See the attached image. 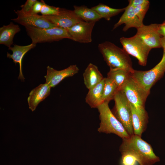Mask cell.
<instances>
[{"label":"cell","instance_id":"1","mask_svg":"<svg viewBox=\"0 0 165 165\" xmlns=\"http://www.w3.org/2000/svg\"><path fill=\"white\" fill-rule=\"evenodd\" d=\"M119 150L121 154H128L134 156L140 165H153L160 160L151 146L141 136L134 134L123 139Z\"/></svg>","mask_w":165,"mask_h":165},{"label":"cell","instance_id":"2","mask_svg":"<svg viewBox=\"0 0 165 165\" xmlns=\"http://www.w3.org/2000/svg\"><path fill=\"white\" fill-rule=\"evenodd\" d=\"M98 47L110 69H123L131 72L134 70L129 54L123 48L108 41L99 43Z\"/></svg>","mask_w":165,"mask_h":165},{"label":"cell","instance_id":"3","mask_svg":"<svg viewBox=\"0 0 165 165\" xmlns=\"http://www.w3.org/2000/svg\"><path fill=\"white\" fill-rule=\"evenodd\" d=\"M109 103L104 102L97 108L100 120L98 131L100 133L114 134L122 139L129 137L130 136L110 109Z\"/></svg>","mask_w":165,"mask_h":165},{"label":"cell","instance_id":"4","mask_svg":"<svg viewBox=\"0 0 165 165\" xmlns=\"http://www.w3.org/2000/svg\"><path fill=\"white\" fill-rule=\"evenodd\" d=\"M28 35L31 39L32 43H37L58 41L64 38L70 39L66 29L59 27L50 28H39L25 27Z\"/></svg>","mask_w":165,"mask_h":165},{"label":"cell","instance_id":"5","mask_svg":"<svg viewBox=\"0 0 165 165\" xmlns=\"http://www.w3.org/2000/svg\"><path fill=\"white\" fill-rule=\"evenodd\" d=\"M165 72V57L152 69L142 71L134 70L131 76L141 86L149 92L152 86L163 76Z\"/></svg>","mask_w":165,"mask_h":165},{"label":"cell","instance_id":"6","mask_svg":"<svg viewBox=\"0 0 165 165\" xmlns=\"http://www.w3.org/2000/svg\"><path fill=\"white\" fill-rule=\"evenodd\" d=\"M113 100L115 105L112 111V112L122 124L129 134L130 136L134 134L130 103L120 90L116 93Z\"/></svg>","mask_w":165,"mask_h":165},{"label":"cell","instance_id":"7","mask_svg":"<svg viewBox=\"0 0 165 165\" xmlns=\"http://www.w3.org/2000/svg\"><path fill=\"white\" fill-rule=\"evenodd\" d=\"M119 40L123 49L127 54L137 59L140 65H146L148 57L151 49L141 39L134 35L129 38L122 37Z\"/></svg>","mask_w":165,"mask_h":165},{"label":"cell","instance_id":"8","mask_svg":"<svg viewBox=\"0 0 165 165\" xmlns=\"http://www.w3.org/2000/svg\"><path fill=\"white\" fill-rule=\"evenodd\" d=\"M119 90L122 92L130 104L137 108H145L150 92L131 77Z\"/></svg>","mask_w":165,"mask_h":165},{"label":"cell","instance_id":"9","mask_svg":"<svg viewBox=\"0 0 165 165\" xmlns=\"http://www.w3.org/2000/svg\"><path fill=\"white\" fill-rule=\"evenodd\" d=\"M135 35L151 49L162 48L161 36L159 31V25L152 24L149 25L144 24L137 29Z\"/></svg>","mask_w":165,"mask_h":165},{"label":"cell","instance_id":"10","mask_svg":"<svg viewBox=\"0 0 165 165\" xmlns=\"http://www.w3.org/2000/svg\"><path fill=\"white\" fill-rule=\"evenodd\" d=\"M96 23L82 21L66 29L71 39L81 43H89L92 41V32Z\"/></svg>","mask_w":165,"mask_h":165},{"label":"cell","instance_id":"11","mask_svg":"<svg viewBox=\"0 0 165 165\" xmlns=\"http://www.w3.org/2000/svg\"><path fill=\"white\" fill-rule=\"evenodd\" d=\"M15 12L17 16L12 20L25 27L30 26L39 28H50L57 27L50 22L43 15L24 13L20 10Z\"/></svg>","mask_w":165,"mask_h":165},{"label":"cell","instance_id":"12","mask_svg":"<svg viewBox=\"0 0 165 165\" xmlns=\"http://www.w3.org/2000/svg\"><path fill=\"white\" fill-rule=\"evenodd\" d=\"M47 74L44 77L46 83L51 88L54 87L64 79L72 77L77 73L79 69L76 65H72L61 70H57L48 66Z\"/></svg>","mask_w":165,"mask_h":165},{"label":"cell","instance_id":"13","mask_svg":"<svg viewBox=\"0 0 165 165\" xmlns=\"http://www.w3.org/2000/svg\"><path fill=\"white\" fill-rule=\"evenodd\" d=\"M44 16L56 26L66 29L82 21L76 15L73 10L62 8L60 9L59 13L57 15Z\"/></svg>","mask_w":165,"mask_h":165},{"label":"cell","instance_id":"14","mask_svg":"<svg viewBox=\"0 0 165 165\" xmlns=\"http://www.w3.org/2000/svg\"><path fill=\"white\" fill-rule=\"evenodd\" d=\"M134 8L129 4L125 7L123 13L118 21L114 25L113 30L123 24H125V26L123 31L125 32L131 28H134L138 29L144 25L143 22L140 20L134 13Z\"/></svg>","mask_w":165,"mask_h":165},{"label":"cell","instance_id":"15","mask_svg":"<svg viewBox=\"0 0 165 165\" xmlns=\"http://www.w3.org/2000/svg\"><path fill=\"white\" fill-rule=\"evenodd\" d=\"M130 104L134 134L140 136L146 129L148 117L145 108H137Z\"/></svg>","mask_w":165,"mask_h":165},{"label":"cell","instance_id":"16","mask_svg":"<svg viewBox=\"0 0 165 165\" xmlns=\"http://www.w3.org/2000/svg\"><path fill=\"white\" fill-rule=\"evenodd\" d=\"M51 87L47 83L40 84L30 92L28 98L29 108L34 111L38 104L50 94Z\"/></svg>","mask_w":165,"mask_h":165},{"label":"cell","instance_id":"17","mask_svg":"<svg viewBox=\"0 0 165 165\" xmlns=\"http://www.w3.org/2000/svg\"><path fill=\"white\" fill-rule=\"evenodd\" d=\"M36 44L31 43L26 46H20L14 45L8 49L12 51V54L7 53V57L8 58L13 59V62L16 64L18 63L19 65V75L18 79L21 81H24V78L22 73V66L23 58L26 53L31 49L34 48Z\"/></svg>","mask_w":165,"mask_h":165},{"label":"cell","instance_id":"18","mask_svg":"<svg viewBox=\"0 0 165 165\" xmlns=\"http://www.w3.org/2000/svg\"><path fill=\"white\" fill-rule=\"evenodd\" d=\"M83 75L84 84L89 90L100 83L104 78L97 66L91 63L88 65Z\"/></svg>","mask_w":165,"mask_h":165},{"label":"cell","instance_id":"19","mask_svg":"<svg viewBox=\"0 0 165 165\" xmlns=\"http://www.w3.org/2000/svg\"><path fill=\"white\" fill-rule=\"evenodd\" d=\"M105 78L97 85L89 90L86 102L91 108H97L103 103L102 97Z\"/></svg>","mask_w":165,"mask_h":165},{"label":"cell","instance_id":"20","mask_svg":"<svg viewBox=\"0 0 165 165\" xmlns=\"http://www.w3.org/2000/svg\"><path fill=\"white\" fill-rule=\"evenodd\" d=\"M20 31L19 26L12 22L8 25H3L0 28V44L10 48L13 44L15 35Z\"/></svg>","mask_w":165,"mask_h":165},{"label":"cell","instance_id":"21","mask_svg":"<svg viewBox=\"0 0 165 165\" xmlns=\"http://www.w3.org/2000/svg\"><path fill=\"white\" fill-rule=\"evenodd\" d=\"M73 11L76 15L82 21L86 22H96L101 17L91 8L85 6H74Z\"/></svg>","mask_w":165,"mask_h":165},{"label":"cell","instance_id":"22","mask_svg":"<svg viewBox=\"0 0 165 165\" xmlns=\"http://www.w3.org/2000/svg\"><path fill=\"white\" fill-rule=\"evenodd\" d=\"M131 73L123 69H110L107 77L113 82L120 90L131 77Z\"/></svg>","mask_w":165,"mask_h":165},{"label":"cell","instance_id":"23","mask_svg":"<svg viewBox=\"0 0 165 165\" xmlns=\"http://www.w3.org/2000/svg\"><path fill=\"white\" fill-rule=\"evenodd\" d=\"M100 15L102 18L109 21L111 17L124 11L125 8L120 9L112 8L102 3H99L91 8Z\"/></svg>","mask_w":165,"mask_h":165},{"label":"cell","instance_id":"24","mask_svg":"<svg viewBox=\"0 0 165 165\" xmlns=\"http://www.w3.org/2000/svg\"><path fill=\"white\" fill-rule=\"evenodd\" d=\"M119 90L113 82L107 77L105 78L102 97L103 102H109L113 100L115 95Z\"/></svg>","mask_w":165,"mask_h":165},{"label":"cell","instance_id":"25","mask_svg":"<svg viewBox=\"0 0 165 165\" xmlns=\"http://www.w3.org/2000/svg\"><path fill=\"white\" fill-rule=\"evenodd\" d=\"M149 2L148 0L144 4L134 8V13L140 20L142 22L149 9Z\"/></svg>","mask_w":165,"mask_h":165},{"label":"cell","instance_id":"26","mask_svg":"<svg viewBox=\"0 0 165 165\" xmlns=\"http://www.w3.org/2000/svg\"><path fill=\"white\" fill-rule=\"evenodd\" d=\"M42 1L43 5L40 12L42 15H55L59 13L60 8L49 6L46 4L44 1L42 0Z\"/></svg>","mask_w":165,"mask_h":165},{"label":"cell","instance_id":"27","mask_svg":"<svg viewBox=\"0 0 165 165\" xmlns=\"http://www.w3.org/2000/svg\"><path fill=\"white\" fill-rule=\"evenodd\" d=\"M121 165H136L137 159L133 156L128 154H122Z\"/></svg>","mask_w":165,"mask_h":165},{"label":"cell","instance_id":"28","mask_svg":"<svg viewBox=\"0 0 165 165\" xmlns=\"http://www.w3.org/2000/svg\"><path fill=\"white\" fill-rule=\"evenodd\" d=\"M37 1L36 0H27L25 3L21 6L20 11L24 13H30L34 4Z\"/></svg>","mask_w":165,"mask_h":165},{"label":"cell","instance_id":"29","mask_svg":"<svg viewBox=\"0 0 165 165\" xmlns=\"http://www.w3.org/2000/svg\"><path fill=\"white\" fill-rule=\"evenodd\" d=\"M43 3L42 0L41 1H37L33 5L30 13L32 14H37L40 13Z\"/></svg>","mask_w":165,"mask_h":165},{"label":"cell","instance_id":"30","mask_svg":"<svg viewBox=\"0 0 165 165\" xmlns=\"http://www.w3.org/2000/svg\"><path fill=\"white\" fill-rule=\"evenodd\" d=\"M148 0H128L129 4L134 8L139 6L147 1Z\"/></svg>","mask_w":165,"mask_h":165},{"label":"cell","instance_id":"31","mask_svg":"<svg viewBox=\"0 0 165 165\" xmlns=\"http://www.w3.org/2000/svg\"><path fill=\"white\" fill-rule=\"evenodd\" d=\"M159 31L161 36L165 38V26L162 24H159Z\"/></svg>","mask_w":165,"mask_h":165},{"label":"cell","instance_id":"32","mask_svg":"<svg viewBox=\"0 0 165 165\" xmlns=\"http://www.w3.org/2000/svg\"><path fill=\"white\" fill-rule=\"evenodd\" d=\"M161 42L162 48L163 49V55L165 57V38L162 37H161Z\"/></svg>","mask_w":165,"mask_h":165},{"label":"cell","instance_id":"33","mask_svg":"<svg viewBox=\"0 0 165 165\" xmlns=\"http://www.w3.org/2000/svg\"><path fill=\"white\" fill-rule=\"evenodd\" d=\"M162 24L165 26V20Z\"/></svg>","mask_w":165,"mask_h":165}]
</instances>
